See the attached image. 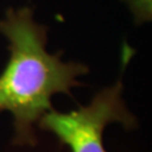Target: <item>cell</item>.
Returning <instances> with one entry per match:
<instances>
[{"mask_svg":"<svg viewBox=\"0 0 152 152\" xmlns=\"http://www.w3.org/2000/svg\"><path fill=\"white\" fill-rule=\"evenodd\" d=\"M0 33L9 45V60L0 75V112L14 117L16 145H35L34 125L52 110L56 94L70 95L80 86L77 78L88 72L79 62H63L61 53L46 51L48 27L34 20L29 7L8 9L0 22Z\"/></svg>","mask_w":152,"mask_h":152,"instance_id":"6da1fadb","label":"cell"},{"mask_svg":"<svg viewBox=\"0 0 152 152\" xmlns=\"http://www.w3.org/2000/svg\"><path fill=\"white\" fill-rule=\"evenodd\" d=\"M121 123L130 130L136 126L123 99V83L105 88L95 95L87 106L70 113L50 110L38 121V126L53 133L71 152H106L103 136L106 126Z\"/></svg>","mask_w":152,"mask_h":152,"instance_id":"7a4b0ae2","label":"cell"},{"mask_svg":"<svg viewBox=\"0 0 152 152\" xmlns=\"http://www.w3.org/2000/svg\"><path fill=\"white\" fill-rule=\"evenodd\" d=\"M125 1L130 6L131 10L135 17L136 23L142 24L151 19V0H125Z\"/></svg>","mask_w":152,"mask_h":152,"instance_id":"3957f363","label":"cell"}]
</instances>
